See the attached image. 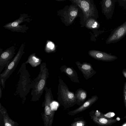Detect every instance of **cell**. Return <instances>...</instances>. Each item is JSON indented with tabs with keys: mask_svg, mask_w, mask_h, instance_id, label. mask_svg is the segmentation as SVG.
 <instances>
[{
	"mask_svg": "<svg viewBox=\"0 0 126 126\" xmlns=\"http://www.w3.org/2000/svg\"><path fill=\"white\" fill-rule=\"evenodd\" d=\"M75 63L86 79H88L96 74V72L93 69L91 63L86 62H83L81 63L78 61Z\"/></svg>",
	"mask_w": 126,
	"mask_h": 126,
	"instance_id": "cell-10",
	"label": "cell"
},
{
	"mask_svg": "<svg viewBox=\"0 0 126 126\" xmlns=\"http://www.w3.org/2000/svg\"><path fill=\"white\" fill-rule=\"evenodd\" d=\"M78 5L82 10L84 14V20H87L94 14V8L89 0H70Z\"/></svg>",
	"mask_w": 126,
	"mask_h": 126,
	"instance_id": "cell-7",
	"label": "cell"
},
{
	"mask_svg": "<svg viewBox=\"0 0 126 126\" xmlns=\"http://www.w3.org/2000/svg\"><path fill=\"white\" fill-rule=\"evenodd\" d=\"M57 1H64V0H56Z\"/></svg>",
	"mask_w": 126,
	"mask_h": 126,
	"instance_id": "cell-28",
	"label": "cell"
},
{
	"mask_svg": "<svg viewBox=\"0 0 126 126\" xmlns=\"http://www.w3.org/2000/svg\"><path fill=\"white\" fill-rule=\"evenodd\" d=\"M78 12V9L75 6H70L68 10V22L69 24L71 23L77 16Z\"/></svg>",
	"mask_w": 126,
	"mask_h": 126,
	"instance_id": "cell-17",
	"label": "cell"
},
{
	"mask_svg": "<svg viewBox=\"0 0 126 126\" xmlns=\"http://www.w3.org/2000/svg\"><path fill=\"white\" fill-rule=\"evenodd\" d=\"M90 116L94 122L99 126H110L115 123L117 121L115 119H108L94 114Z\"/></svg>",
	"mask_w": 126,
	"mask_h": 126,
	"instance_id": "cell-14",
	"label": "cell"
},
{
	"mask_svg": "<svg viewBox=\"0 0 126 126\" xmlns=\"http://www.w3.org/2000/svg\"><path fill=\"white\" fill-rule=\"evenodd\" d=\"M29 17L27 14H21L18 18L6 24L3 27L13 32L22 33L26 32L29 27L25 24L23 25H20V24L24 22H30L31 19L28 18Z\"/></svg>",
	"mask_w": 126,
	"mask_h": 126,
	"instance_id": "cell-4",
	"label": "cell"
},
{
	"mask_svg": "<svg viewBox=\"0 0 126 126\" xmlns=\"http://www.w3.org/2000/svg\"><path fill=\"white\" fill-rule=\"evenodd\" d=\"M40 71L38 76L31 81V94L33 99L39 98L46 87L47 80L49 75L48 70L45 62L40 66Z\"/></svg>",
	"mask_w": 126,
	"mask_h": 126,
	"instance_id": "cell-1",
	"label": "cell"
},
{
	"mask_svg": "<svg viewBox=\"0 0 126 126\" xmlns=\"http://www.w3.org/2000/svg\"><path fill=\"white\" fill-rule=\"evenodd\" d=\"M126 35V21L114 29L107 39L106 43H114L120 41Z\"/></svg>",
	"mask_w": 126,
	"mask_h": 126,
	"instance_id": "cell-6",
	"label": "cell"
},
{
	"mask_svg": "<svg viewBox=\"0 0 126 126\" xmlns=\"http://www.w3.org/2000/svg\"><path fill=\"white\" fill-rule=\"evenodd\" d=\"M122 72L124 76L126 78V68L123 69Z\"/></svg>",
	"mask_w": 126,
	"mask_h": 126,
	"instance_id": "cell-24",
	"label": "cell"
},
{
	"mask_svg": "<svg viewBox=\"0 0 126 126\" xmlns=\"http://www.w3.org/2000/svg\"><path fill=\"white\" fill-rule=\"evenodd\" d=\"M51 109L48 106H46L45 107V112L47 115H49L51 112Z\"/></svg>",
	"mask_w": 126,
	"mask_h": 126,
	"instance_id": "cell-22",
	"label": "cell"
},
{
	"mask_svg": "<svg viewBox=\"0 0 126 126\" xmlns=\"http://www.w3.org/2000/svg\"></svg>",
	"mask_w": 126,
	"mask_h": 126,
	"instance_id": "cell-29",
	"label": "cell"
},
{
	"mask_svg": "<svg viewBox=\"0 0 126 126\" xmlns=\"http://www.w3.org/2000/svg\"><path fill=\"white\" fill-rule=\"evenodd\" d=\"M98 99V97L96 95L92 96L80 107L74 110L69 111L68 114L70 115L73 116L85 110L90 108Z\"/></svg>",
	"mask_w": 126,
	"mask_h": 126,
	"instance_id": "cell-12",
	"label": "cell"
},
{
	"mask_svg": "<svg viewBox=\"0 0 126 126\" xmlns=\"http://www.w3.org/2000/svg\"><path fill=\"white\" fill-rule=\"evenodd\" d=\"M0 97L1 98L2 95V90L0 86Z\"/></svg>",
	"mask_w": 126,
	"mask_h": 126,
	"instance_id": "cell-25",
	"label": "cell"
},
{
	"mask_svg": "<svg viewBox=\"0 0 126 126\" xmlns=\"http://www.w3.org/2000/svg\"><path fill=\"white\" fill-rule=\"evenodd\" d=\"M85 121L84 120H79L73 122L70 126H86Z\"/></svg>",
	"mask_w": 126,
	"mask_h": 126,
	"instance_id": "cell-20",
	"label": "cell"
},
{
	"mask_svg": "<svg viewBox=\"0 0 126 126\" xmlns=\"http://www.w3.org/2000/svg\"><path fill=\"white\" fill-rule=\"evenodd\" d=\"M5 126H12L9 123H6L5 124Z\"/></svg>",
	"mask_w": 126,
	"mask_h": 126,
	"instance_id": "cell-26",
	"label": "cell"
},
{
	"mask_svg": "<svg viewBox=\"0 0 126 126\" xmlns=\"http://www.w3.org/2000/svg\"><path fill=\"white\" fill-rule=\"evenodd\" d=\"M121 126H126V122L124 124Z\"/></svg>",
	"mask_w": 126,
	"mask_h": 126,
	"instance_id": "cell-27",
	"label": "cell"
},
{
	"mask_svg": "<svg viewBox=\"0 0 126 126\" xmlns=\"http://www.w3.org/2000/svg\"><path fill=\"white\" fill-rule=\"evenodd\" d=\"M75 94L76 100V104L79 105L83 104L84 103L87 96L86 91L80 88L77 90Z\"/></svg>",
	"mask_w": 126,
	"mask_h": 126,
	"instance_id": "cell-15",
	"label": "cell"
},
{
	"mask_svg": "<svg viewBox=\"0 0 126 126\" xmlns=\"http://www.w3.org/2000/svg\"><path fill=\"white\" fill-rule=\"evenodd\" d=\"M57 94L58 100L65 108H68L76 104L75 93L70 91L67 85L60 77L59 78Z\"/></svg>",
	"mask_w": 126,
	"mask_h": 126,
	"instance_id": "cell-2",
	"label": "cell"
},
{
	"mask_svg": "<svg viewBox=\"0 0 126 126\" xmlns=\"http://www.w3.org/2000/svg\"><path fill=\"white\" fill-rule=\"evenodd\" d=\"M15 49L13 46L7 48L0 53V73L9 64L15 54Z\"/></svg>",
	"mask_w": 126,
	"mask_h": 126,
	"instance_id": "cell-8",
	"label": "cell"
},
{
	"mask_svg": "<svg viewBox=\"0 0 126 126\" xmlns=\"http://www.w3.org/2000/svg\"><path fill=\"white\" fill-rule=\"evenodd\" d=\"M86 27L90 29H97L100 26L99 23L94 19L90 18L86 21Z\"/></svg>",
	"mask_w": 126,
	"mask_h": 126,
	"instance_id": "cell-18",
	"label": "cell"
},
{
	"mask_svg": "<svg viewBox=\"0 0 126 126\" xmlns=\"http://www.w3.org/2000/svg\"><path fill=\"white\" fill-rule=\"evenodd\" d=\"M123 93L124 102L126 109V82H125L124 83Z\"/></svg>",
	"mask_w": 126,
	"mask_h": 126,
	"instance_id": "cell-21",
	"label": "cell"
},
{
	"mask_svg": "<svg viewBox=\"0 0 126 126\" xmlns=\"http://www.w3.org/2000/svg\"><path fill=\"white\" fill-rule=\"evenodd\" d=\"M35 53H33L28 57L27 60L25 62L26 64L29 63L33 67H35L41 64L42 60L35 55Z\"/></svg>",
	"mask_w": 126,
	"mask_h": 126,
	"instance_id": "cell-16",
	"label": "cell"
},
{
	"mask_svg": "<svg viewBox=\"0 0 126 126\" xmlns=\"http://www.w3.org/2000/svg\"><path fill=\"white\" fill-rule=\"evenodd\" d=\"M5 82L4 79L2 78H0V84L2 86V88L4 89L5 88Z\"/></svg>",
	"mask_w": 126,
	"mask_h": 126,
	"instance_id": "cell-23",
	"label": "cell"
},
{
	"mask_svg": "<svg viewBox=\"0 0 126 126\" xmlns=\"http://www.w3.org/2000/svg\"><path fill=\"white\" fill-rule=\"evenodd\" d=\"M60 69L61 72L65 73L72 82L80 83L77 73L73 67L63 65L61 66Z\"/></svg>",
	"mask_w": 126,
	"mask_h": 126,
	"instance_id": "cell-13",
	"label": "cell"
},
{
	"mask_svg": "<svg viewBox=\"0 0 126 126\" xmlns=\"http://www.w3.org/2000/svg\"><path fill=\"white\" fill-rule=\"evenodd\" d=\"M26 64L23 63L18 73H20V78L15 94L25 96L31 89L30 76L26 67Z\"/></svg>",
	"mask_w": 126,
	"mask_h": 126,
	"instance_id": "cell-3",
	"label": "cell"
},
{
	"mask_svg": "<svg viewBox=\"0 0 126 126\" xmlns=\"http://www.w3.org/2000/svg\"><path fill=\"white\" fill-rule=\"evenodd\" d=\"M89 55L94 59L104 62L113 61L117 59L115 56L106 52L95 50H91L88 52Z\"/></svg>",
	"mask_w": 126,
	"mask_h": 126,
	"instance_id": "cell-9",
	"label": "cell"
},
{
	"mask_svg": "<svg viewBox=\"0 0 126 126\" xmlns=\"http://www.w3.org/2000/svg\"><path fill=\"white\" fill-rule=\"evenodd\" d=\"M24 45L22 44L20 47L17 53L12 59L8 65L5 68L4 70L0 75V78L3 79L5 82L15 70L18 65L23 54Z\"/></svg>",
	"mask_w": 126,
	"mask_h": 126,
	"instance_id": "cell-5",
	"label": "cell"
},
{
	"mask_svg": "<svg viewBox=\"0 0 126 126\" xmlns=\"http://www.w3.org/2000/svg\"><path fill=\"white\" fill-rule=\"evenodd\" d=\"M115 0H104L102 2V11L107 18H110L113 14Z\"/></svg>",
	"mask_w": 126,
	"mask_h": 126,
	"instance_id": "cell-11",
	"label": "cell"
},
{
	"mask_svg": "<svg viewBox=\"0 0 126 126\" xmlns=\"http://www.w3.org/2000/svg\"><path fill=\"white\" fill-rule=\"evenodd\" d=\"M55 49V46L54 44L50 41L47 42L45 47V51L47 53H50L54 51Z\"/></svg>",
	"mask_w": 126,
	"mask_h": 126,
	"instance_id": "cell-19",
	"label": "cell"
}]
</instances>
